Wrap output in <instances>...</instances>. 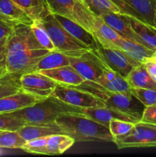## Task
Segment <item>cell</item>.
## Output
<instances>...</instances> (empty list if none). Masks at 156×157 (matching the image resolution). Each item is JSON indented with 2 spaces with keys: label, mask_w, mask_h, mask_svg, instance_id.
Listing matches in <instances>:
<instances>
[{
  "label": "cell",
  "mask_w": 156,
  "mask_h": 157,
  "mask_svg": "<svg viewBox=\"0 0 156 157\" xmlns=\"http://www.w3.org/2000/svg\"><path fill=\"white\" fill-rule=\"evenodd\" d=\"M55 123L76 142L105 140L114 143V138L109 127L96 122L84 113H64L57 118Z\"/></svg>",
  "instance_id": "6da1fadb"
},
{
  "label": "cell",
  "mask_w": 156,
  "mask_h": 157,
  "mask_svg": "<svg viewBox=\"0 0 156 157\" xmlns=\"http://www.w3.org/2000/svg\"><path fill=\"white\" fill-rule=\"evenodd\" d=\"M84 113V110L70 105L53 96H50L32 106L11 112L26 123V125H43L54 123L61 114Z\"/></svg>",
  "instance_id": "7a4b0ae2"
},
{
  "label": "cell",
  "mask_w": 156,
  "mask_h": 157,
  "mask_svg": "<svg viewBox=\"0 0 156 157\" xmlns=\"http://www.w3.org/2000/svg\"><path fill=\"white\" fill-rule=\"evenodd\" d=\"M41 21L58 52H62L69 57H79L91 51L68 33L54 14L48 13L41 18Z\"/></svg>",
  "instance_id": "3957f363"
},
{
  "label": "cell",
  "mask_w": 156,
  "mask_h": 157,
  "mask_svg": "<svg viewBox=\"0 0 156 157\" xmlns=\"http://www.w3.org/2000/svg\"><path fill=\"white\" fill-rule=\"evenodd\" d=\"M49 12L70 18L93 33L94 15L82 0H45Z\"/></svg>",
  "instance_id": "277c9868"
},
{
  "label": "cell",
  "mask_w": 156,
  "mask_h": 157,
  "mask_svg": "<svg viewBox=\"0 0 156 157\" xmlns=\"http://www.w3.org/2000/svg\"><path fill=\"white\" fill-rule=\"evenodd\" d=\"M118 149L156 147V125L139 121L124 136L114 140Z\"/></svg>",
  "instance_id": "5b68a950"
},
{
  "label": "cell",
  "mask_w": 156,
  "mask_h": 157,
  "mask_svg": "<svg viewBox=\"0 0 156 157\" xmlns=\"http://www.w3.org/2000/svg\"><path fill=\"white\" fill-rule=\"evenodd\" d=\"M51 96L81 109L106 107L103 101L96 95L73 86L57 84Z\"/></svg>",
  "instance_id": "8992f818"
},
{
  "label": "cell",
  "mask_w": 156,
  "mask_h": 157,
  "mask_svg": "<svg viewBox=\"0 0 156 157\" xmlns=\"http://www.w3.org/2000/svg\"><path fill=\"white\" fill-rule=\"evenodd\" d=\"M72 66L86 81H95L109 68L95 51H90L79 57H70Z\"/></svg>",
  "instance_id": "52a82bcc"
},
{
  "label": "cell",
  "mask_w": 156,
  "mask_h": 157,
  "mask_svg": "<svg viewBox=\"0 0 156 157\" xmlns=\"http://www.w3.org/2000/svg\"><path fill=\"white\" fill-rule=\"evenodd\" d=\"M50 51L44 48L18 51L6 54V69L10 74H22L31 69Z\"/></svg>",
  "instance_id": "ba28073f"
},
{
  "label": "cell",
  "mask_w": 156,
  "mask_h": 157,
  "mask_svg": "<svg viewBox=\"0 0 156 157\" xmlns=\"http://www.w3.org/2000/svg\"><path fill=\"white\" fill-rule=\"evenodd\" d=\"M97 43V49L95 52H97L99 56L110 69L117 72L123 78H126L133 67L141 64L132 59L119 49L110 46L105 47L101 45L98 41Z\"/></svg>",
  "instance_id": "9c48e42d"
},
{
  "label": "cell",
  "mask_w": 156,
  "mask_h": 157,
  "mask_svg": "<svg viewBox=\"0 0 156 157\" xmlns=\"http://www.w3.org/2000/svg\"><path fill=\"white\" fill-rule=\"evenodd\" d=\"M106 107L135 117L141 121L145 106L129 92L106 94L102 98Z\"/></svg>",
  "instance_id": "30bf717a"
},
{
  "label": "cell",
  "mask_w": 156,
  "mask_h": 157,
  "mask_svg": "<svg viewBox=\"0 0 156 157\" xmlns=\"http://www.w3.org/2000/svg\"><path fill=\"white\" fill-rule=\"evenodd\" d=\"M6 54L18 51L43 48L37 40L31 25L18 23L6 44ZM45 49V48H44Z\"/></svg>",
  "instance_id": "8fae6325"
},
{
  "label": "cell",
  "mask_w": 156,
  "mask_h": 157,
  "mask_svg": "<svg viewBox=\"0 0 156 157\" xmlns=\"http://www.w3.org/2000/svg\"><path fill=\"white\" fill-rule=\"evenodd\" d=\"M20 84L24 91L47 98L51 96L57 83L40 72H26L20 76Z\"/></svg>",
  "instance_id": "7c38bea8"
},
{
  "label": "cell",
  "mask_w": 156,
  "mask_h": 157,
  "mask_svg": "<svg viewBox=\"0 0 156 157\" xmlns=\"http://www.w3.org/2000/svg\"><path fill=\"white\" fill-rule=\"evenodd\" d=\"M99 44L105 47L110 46V47L119 49L125 54H126L132 59L135 60L141 64L143 63L147 58H151L153 53L155 52V51L148 48L139 43L129 39H126L122 37L115 41L114 42L106 41V42H102Z\"/></svg>",
  "instance_id": "4fadbf2b"
},
{
  "label": "cell",
  "mask_w": 156,
  "mask_h": 157,
  "mask_svg": "<svg viewBox=\"0 0 156 157\" xmlns=\"http://www.w3.org/2000/svg\"><path fill=\"white\" fill-rule=\"evenodd\" d=\"M99 16L102 17V19L110 27L113 28L121 37L126 38V39L132 40V41H134L144 45L141 38L138 36L137 34L132 29L125 15L120 13H115V12H106L101 14Z\"/></svg>",
  "instance_id": "5bb4252c"
},
{
  "label": "cell",
  "mask_w": 156,
  "mask_h": 157,
  "mask_svg": "<svg viewBox=\"0 0 156 157\" xmlns=\"http://www.w3.org/2000/svg\"><path fill=\"white\" fill-rule=\"evenodd\" d=\"M83 110H84V115L107 127H109L110 122L113 120H121L134 124L140 121L135 117L130 116L126 113L107 107H93V108H87Z\"/></svg>",
  "instance_id": "9a60e30c"
},
{
  "label": "cell",
  "mask_w": 156,
  "mask_h": 157,
  "mask_svg": "<svg viewBox=\"0 0 156 157\" xmlns=\"http://www.w3.org/2000/svg\"><path fill=\"white\" fill-rule=\"evenodd\" d=\"M45 98L35 96L21 90L14 94L0 99V113H11L32 106Z\"/></svg>",
  "instance_id": "2e32d148"
},
{
  "label": "cell",
  "mask_w": 156,
  "mask_h": 157,
  "mask_svg": "<svg viewBox=\"0 0 156 157\" xmlns=\"http://www.w3.org/2000/svg\"><path fill=\"white\" fill-rule=\"evenodd\" d=\"M54 81L58 84L76 87L86 80L72 66H62L56 68L38 71Z\"/></svg>",
  "instance_id": "e0dca14e"
},
{
  "label": "cell",
  "mask_w": 156,
  "mask_h": 157,
  "mask_svg": "<svg viewBox=\"0 0 156 157\" xmlns=\"http://www.w3.org/2000/svg\"><path fill=\"white\" fill-rule=\"evenodd\" d=\"M54 16L64 29L76 39L85 44L92 51H96L97 49V41L91 32L86 30L84 28L70 18L59 15H54Z\"/></svg>",
  "instance_id": "ac0fdd59"
},
{
  "label": "cell",
  "mask_w": 156,
  "mask_h": 157,
  "mask_svg": "<svg viewBox=\"0 0 156 157\" xmlns=\"http://www.w3.org/2000/svg\"><path fill=\"white\" fill-rule=\"evenodd\" d=\"M18 132L26 142L51 135L66 134L65 131L55 122L43 125H25Z\"/></svg>",
  "instance_id": "d6986e66"
},
{
  "label": "cell",
  "mask_w": 156,
  "mask_h": 157,
  "mask_svg": "<svg viewBox=\"0 0 156 157\" xmlns=\"http://www.w3.org/2000/svg\"><path fill=\"white\" fill-rule=\"evenodd\" d=\"M132 29L141 38L144 45L151 50L156 51V29L147 23L125 15Z\"/></svg>",
  "instance_id": "ffe728a7"
},
{
  "label": "cell",
  "mask_w": 156,
  "mask_h": 157,
  "mask_svg": "<svg viewBox=\"0 0 156 157\" xmlns=\"http://www.w3.org/2000/svg\"><path fill=\"white\" fill-rule=\"evenodd\" d=\"M125 79L131 88H145L156 90V82L151 79L142 63L133 67Z\"/></svg>",
  "instance_id": "44dd1931"
},
{
  "label": "cell",
  "mask_w": 156,
  "mask_h": 157,
  "mask_svg": "<svg viewBox=\"0 0 156 157\" xmlns=\"http://www.w3.org/2000/svg\"><path fill=\"white\" fill-rule=\"evenodd\" d=\"M70 57L67 56L62 52L58 51H52L44 55L29 72H38L43 70L56 68L62 66L70 64Z\"/></svg>",
  "instance_id": "7402d4cb"
},
{
  "label": "cell",
  "mask_w": 156,
  "mask_h": 157,
  "mask_svg": "<svg viewBox=\"0 0 156 157\" xmlns=\"http://www.w3.org/2000/svg\"><path fill=\"white\" fill-rule=\"evenodd\" d=\"M76 142L67 134H55L48 136L45 155H61L70 149Z\"/></svg>",
  "instance_id": "603a6c76"
},
{
  "label": "cell",
  "mask_w": 156,
  "mask_h": 157,
  "mask_svg": "<svg viewBox=\"0 0 156 157\" xmlns=\"http://www.w3.org/2000/svg\"><path fill=\"white\" fill-rule=\"evenodd\" d=\"M137 13L145 23L154 27L156 13V0H124Z\"/></svg>",
  "instance_id": "cb8c5ba5"
},
{
  "label": "cell",
  "mask_w": 156,
  "mask_h": 157,
  "mask_svg": "<svg viewBox=\"0 0 156 157\" xmlns=\"http://www.w3.org/2000/svg\"><path fill=\"white\" fill-rule=\"evenodd\" d=\"M32 18L41 19L50 13L45 0H12Z\"/></svg>",
  "instance_id": "d4e9b609"
},
{
  "label": "cell",
  "mask_w": 156,
  "mask_h": 157,
  "mask_svg": "<svg viewBox=\"0 0 156 157\" xmlns=\"http://www.w3.org/2000/svg\"><path fill=\"white\" fill-rule=\"evenodd\" d=\"M93 35L99 43L106 41L114 42L121 38L120 35L102 19V17L96 14L94 15V29Z\"/></svg>",
  "instance_id": "484cf974"
},
{
  "label": "cell",
  "mask_w": 156,
  "mask_h": 157,
  "mask_svg": "<svg viewBox=\"0 0 156 157\" xmlns=\"http://www.w3.org/2000/svg\"><path fill=\"white\" fill-rule=\"evenodd\" d=\"M0 12L19 23L31 25L33 21L12 0H0Z\"/></svg>",
  "instance_id": "4316f807"
},
{
  "label": "cell",
  "mask_w": 156,
  "mask_h": 157,
  "mask_svg": "<svg viewBox=\"0 0 156 157\" xmlns=\"http://www.w3.org/2000/svg\"><path fill=\"white\" fill-rule=\"evenodd\" d=\"M20 76L17 74H7L0 78V99L22 90L20 84Z\"/></svg>",
  "instance_id": "83f0119b"
},
{
  "label": "cell",
  "mask_w": 156,
  "mask_h": 157,
  "mask_svg": "<svg viewBox=\"0 0 156 157\" xmlns=\"http://www.w3.org/2000/svg\"><path fill=\"white\" fill-rule=\"evenodd\" d=\"M31 28H32L37 40L40 43V44L42 46L43 48L47 49L50 52L56 51L54 45L52 43L47 30L45 29L44 26L43 25L41 19L33 20L32 23L31 24Z\"/></svg>",
  "instance_id": "f1b7e54d"
},
{
  "label": "cell",
  "mask_w": 156,
  "mask_h": 157,
  "mask_svg": "<svg viewBox=\"0 0 156 157\" xmlns=\"http://www.w3.org/2000/svg\"><path fill=\"white\" fill-rule=\"evenodd\" d=\"M25 143L18 131H2L0 133V148L21 149Z\"/></svg>",
  "instance_id": "f546056e"
},
{
  "label": "cell",
  "mask_w": 156,
  "mask_h": 157,
  "mask_svg": "<svg viewBox=\"0 0 156 157\" xmlns=\"http://www.w3.org/2000/svg\"><path fill=\"white\" fill-rule=\"evenodd\" d=\"M25 125L26 123L23 120L11 113H0V130L18 131Z\"/></svg>",
  "instance_id": "4dcf8cb0"
},
{
  "label": "cell",
  "mask_w": 156,
  "mask_h": 157,
  "mask_svg": "<svg viewBox=\"0 0 156 157\" xmlns=\"http://www.w3.org/2000/svg\"><path fill=\"white\" fill-rule=\"evenodd\" d=\"M90 9L97 15H100L106 12L123 14L121 9L111 0H91Z\"/></svg>",
  "instance_id": "1f68e13d"
},
{
  "label": "cell",
  "mask_w": 156,
  "mask_h": 157,
  "mask_svg": "<svg viewBox=\"0 0 156 157\" xmlns=\"http://www.w3.org/2000/svg\"><path fill=\"white\" fill-rule=\"evenodd\" d=\"M47 140H48V136H45V137L38 138V139L27 141L21 147L20 150H23L26 153L45 155Z\"/></svg>",
  "instance_id": "d6a6232c"
},
{
  "label": "cell",
  "mask_w": 156,
  "mask_h": 157,
  "mask_svg": "<svg viewBox=\"0 0 156 157\" xmlns=\"http://www.w3.org/2000/svg\"><path fill=\"white\" fill-rule=\"evenodd\" d=\"M130 90L145 107L156 104V90L145 88H131Z\"/></svg>",
  "instance_id": "836d02e7"
},
{
  "label": "cell",
  "mask_w": 156,
  "mask_h": 157,
  "mask_svg": "<svg viewBox=\"0 0 156 157\" xmlns=\"http://www.w3.org/2000/svg\"><path fill=\"white\" fill-rule=\"evenodd\" d=\"M135 124L121 120H113L110 122L109 129L114 140L119 136L127 134L133 128Z\"/></svg>",
  "instance_id": "e575fe53"
},
{
  "label": "cell",
  "mask_w": 156,
  "mask_h": 157,
  "mask_svg": "<svg viewBox=\"0 0 156 157\" xmlns=\"http://www.w3.org/2000/svg\"><path fill=\"white\" fill-rule=\"evenodd\" d=\"M18 23L19 22L0 12V42L6 43L14 28Z\"/></svg>",
  "instance_id": "d590c367"
},
{
  "label": "cell",
  "mask_w": 156,
  "mask_h": 157,
  "mask_svg": "<svg viewBox=\"0 0 156 157\" xmlns=\"http://www.w3.org/2000/svg\"><path fill=\"white\" fill-rule=\"evenodd\" d=\"M111 1L121 9V11H122V13H123L124 15H130V16L134 17L135 18L139 20V21L145 22L144 20L142 19V17L140 16V15H139V13H137V12H136L129 5L127 4L124 0H111Z\"/></svg>",
  "instance_id": "8d00e7d4"
},
{
  "label": "cell",
  "mask_w": 156,
  "mask_h": 157,
  "mask_svg": "<svg viewBox=\"0 0 156 157\" xmlns=\"http://www.w3.org/2000/svg\"><path fill=\"white\" fill-rule=\"evenodd\" d=\"M141 121L156 125V104L145 107Z\"/></svg>",
  "instance_id": "74e56055"
},
{
  "label": "cell",
  "mask_w": 156,
  "mask_h": 157,
  "mask_svg": "<svg viewBox=\"0 0 156 157\" xmlns=\"http://www.w3.org/2000/svg\"><path fill=\"white\" fill-rule=\"evenodd\" d=\"M6 43L0 42V76L7 75L6 69Z\"/></svg>",
  "instance_id": "f35d334b"
},
{
  "label": "cell",
  "mask_w": 156,
  "mask_h": 157,
  "mask_svg": "<svg viewBox=\"0 0 156 157\" xmlns=\"http://www.w3.org/2000/svg\"><path fill=\"white\" fill-rule=\"evenodd\" d=\"M142 64L145 66L147 72L151 79L154 82H156V61H154L151 58H147Z\"/></svg>",
  "instance_id": "ab89813d"
},
{
  "label": "cell",
  "mask_w": 156,
  "mask_h": 157,
  "mask_svg": "<svg viewBox=\"0 0 156 157\" xmlns=\"http://www.w3.org/2000/svg\"><path fill=\"white\" fill-rule=\"evenodd\" d=\"M83 2H84V3H85L86 5L87 6V7L90 9V4H91V0H82Z\"/></svg>",
  "instance_id": "60d3db41"
},
{
  "label": "cell",
  "mask_w": 156,
  "mask_h": 157,
  "mask_svg": "<svg viewBox=\"0 0 156 157\" xmlns=\"http://www.w3.org/2000/svg\"><path fill=\"white\" fill-rule=\"evenodd\" d=\"M154 28L156 29V13H155V16H154Z\"/></svg>",
  "instance_id": "b9f144b4"
},
{
  "label": "cell",
  "mask_w": 156,
  "mask_h": 157,
  "mask_svg": "<svg viewBox=\"0 0 156 157\" xmlns=\"http://www.w3.org/2000/svg\"><path fill=\"white\" fill-rule=\"evenodd\" d=\"M2 132V130H0V133H1Z\"/></svg>",
  "instance_id": "7bdbcfd3"
},
{
  "label": "cell",
  "mask_w": 156,
  "mask_h": 157,
  "mask_svg": "<svg viewBox=\"0 0 156 157\" xmlns=\"http://www.w3.org/2000/svg\"><path fill=\"white\" fill-rule=\"evenodd\" d=\"M2 76H4V75H2ZM2 76H0V77H2Z\"/></svg>",
  "instance_id": "ee69618b"
},
{
  "label": "cell",
  "mask_w": 156,
  "mask_h": 157,
  "mask_svg": "<svg viewBox=\"0 0 156 157\" xmlns=\"http://www.w3.org/2000/svg\"><path fill=\"white\" fill-rule=\"evenodd\" d=\"M4 76H5V75H4ZM3 77V76H2ZM0 78H2V77H0Z\"/></svg>",
  "instance_id": "f6af8a7d"
}]
</instances>
